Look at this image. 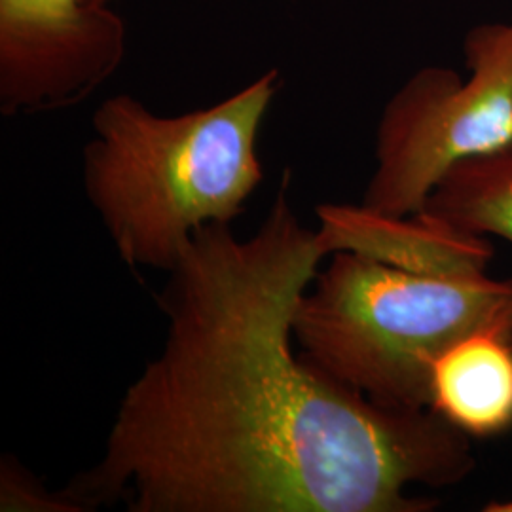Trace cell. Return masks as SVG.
Here are the masks:
<instances>
[{"instance_id":"3957f363","label":"cell","mask_w":512,"mask_h":512,"mask_svg":"<svg viewBox=\"0 0 512 512\" xmlns=\"http://www.w3.org/2000/svg\"><path fill=\"white\" fill-rule=\"evenodd\" d=\"M476 332L512 336V277L414 274L332 253L294 313L298 351L374 403L431 408L440 355Z\"/></svg>"},{"instance_id":"9c48e42d","label":"cell","mask_w":512,"mask_h":512,"mask_svg":"<svg viewBox=\"0 0 512 512\" xmlns=\"http://www.w3.org/2000/svg\"><path fill=\"white\" fill-rule=\"evenodd\" d=\"M0 511L2 512H80L63 490L48 492L37 476L19 461H0Z\"/></svg>"},{"instance_id":"7a4b0ae2","label":"cell","mask_w":512,"mask_h":512,"mask_svg":"<svg viewBox=\"0 0 512 512\" xmlns=\"http://www.w3.org/2000/svg\"><path fill=\"white\" fill-rule=\"evenodd\" d=\"M281 73L205 109L160 116L129 93L105 99L82 152V183L129 268L171 272L198 230L232 224L264 179L258 135Z\"/></svg>"},{"instance_id":"6da1fadb","label":"cell","mask_w":512,"mask_h":512,"mask_svg":"<svg viewBox=\"0 0 512 512\" xmlns=\"http://www.w3.org/2000/svg\"><path fill=\"white\" fill-rule=\"evenodd\" d=\"M285 171L251 238L194 234L158 298L164 346L128 385L80 512H429L475 471L435 410L374 403L296 353L294 313L330 255Z\"/></svg>"},{"instance_id":"5b68a950","label":"cell","mask_w":512,"mask_h":512,"mask_svg":"<svg viewBox=\"0 0 512 512\" xmlns=\"http://www.w3.org/2000/svg\"><path fill=\"white\" fill-rule=\"evenodd\" d=\"M128 29L110 4L0 0V112L71 109L116 73Z\"/></svg>"},{"instance_id":"8992f818","label":"cell","mask_w":512,"mask_h":512,"mask_svg":"<svg viewBox=\"0 0 512 512\" xmlns=\"http://www.w3.org/2000/svg\"><path fill=\"white\" fill-rule=\"evenodd\" d=\"M319 234L330 255L351 251L414 274L469 279L488 275L490 239L461 232L423 213L387 217L349 203L317 207Z\"/></svg>"},{"instance_id":"ba28073f","label":"cell","mask_w":512,"mask_h":512,"mask_svg":"<svg viewBox=\"0 0 512 512\" xmlns=\"http://www.w3.org/2000/svg\"><path fill=\"white\" fill-rule=\"evenodd\" d=\"M420 213L467 234L512 243V141L452 165Z\"/></svg>"},{"instance_id":"30bf717a","label":"cell","mask_w":512,"mask_h":512,"mask_svg":"<svg viewBox=\"0 0 512 512\" xmlns=\"http://www.w3.org/2000/svg\"><path fill=\"white\" fill-rule=\"evenodd\" d=\"M484 512H512V499L505 501H492L484 507Z\"/></svg>"},{"instance_id":"8fae6325","label":"cell","mask_w":512,"mask_h":512,"mask_svg":"<svg viewBox=\"0 0 512 512\" xmlns=\"http://www.w3.org/2000/svg\"><path fill=\"white\" fill-rule=\"evenodd\" d=\"M86 2H90V4H95V6H105V4H110L112 0H86Z\"/></svg>"},{"instance_id":"52a82bcc","label":"cell","mask_w":512,"mask_h":512,"mask_svg":"<svg viewBox=\"0 0 512 512\" xmlns=\"http://www.w3.org/2000/svg\"><path fill=\"white\" fill-rule=\"evenodd\" d=\"M431 410L471 439L512 427V336L476 332L446 349L431 372Z\"/></svg>"},{"instance_id":"277c9868","label":"cell","mask_w":512,"mask_h":512,"mask_svg":"<svg viewBox=\"0 0 512 512\" xmlns=\"http://www.w3.org/2000/svg\"><path fill=\"white\" fill-rule=\"evenodd\" d=\"M463 57L469 76L423 67L387 101L366 209L416 215L452 165L512 141V19L469 29Z\"/></svg>"}]
</instances>
